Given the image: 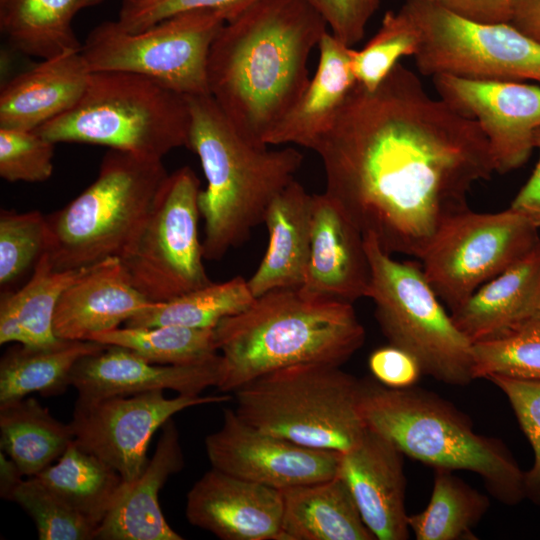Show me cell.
<instances>
[{"mask_svg": "<svg viewBox=\"0 0 540 540\" xmlns=\"http://www.w3.org/2000/svg\"><path fill=\"white\" fill-rule=\"evenodd\" d=\"M314 151L328 194L363 236L418 259L496 172L479 125L397 63L373 90L356 84Z\"/></svg>", "mask_w": 540, "mask_h": 540, "instance_id": "6da1fadb", "label": "cell"}, {"mask_svg": "<svg viewBox=\"0 0 540 540\" xmlns=\"http://www.w3.org/2000/svg\"><path fill=\"white\" fill-rule=\"evenodd\" d=\"M327 31L306 0H257L224 23L209 51L208 89L245 138L266 145L307 87L309 56Z\"/></svg>", "mask_w": 540, "mask_h": 540, "instance_id": "7a4b0ae2", "label": "cell"}, {"mask_svg": "<svg viewBox=\"0 0 540 540\" xmlns=\"http://www.w3.org/2000/svg\"><path fill=\"white\" fill-rule=\"evenodd\" d=\"M353 304L276 289L215 327L220 351L218 390L234 392L268 372L304 363L341 366L364 344Z\"/></svg>", "mask_w": 540, "mask_h": 540, "instance_id": "3957f363", "label": "cell"}, {"mask_svg": "<svg viewBox=\"0 0 540 540\" xmlns=\"http://www.w3.org/2000/svg\"><path fill=\"white\" fill-rule=\"evenodd\" d=\"M190 110L187 148L201 163L206 187L199 194L205 260H220L263 223L271 201L294 180L303 155L270 149L245 138L210 94L186 96Z\"/></svg>", "mask_w": 540, "mask_h": 540, "instance_id": "277c9868", "label": "cell"}, {"mask_svg": "<svg viewBox=\"0 0 540 540\" xmlns=\"http://www.w3.org/2000/svg\"><path fill=\"white\" fill-rule=\"evenodd\" d=\"M359 409L366 427L404 456L434 469L474 472L503 504L516 505L526 498L525 471L504 442L476 433L467 415L435 393L364 379Z\"/></svg>", "mask_w": 540, "mask_h": 540, "instance_id": "5b68a950", "label": "cell"}, {"mask_svg": "<svg viewBox=\"0 0 540 540\" xmlns=\"http://www.w3.org/2000/svg\"><path fill=\"white\" fill-rule=\"evenodd\" d=\"M190 110L183 96L148 77L91 72L79 101L36 131L53 143L106 146L162 160L188 145Z\"/></svg>", "mask_w": 540, "mask_h": 540, "instance_id": "8992f818", "label": "cell"}, {"mask_svg": "<svg viewBox=\"0 0 540 540\" xmlns=\"http://www.w3.org/2000/svg\"><path fill=\"white\" fill-rule=\"evenodd\" d=\"M341 366L304 363L263 374L236 389L235 412L247 424L313 449L354 447L366 425L361 380Z\"/></svg>", "mask_w": 540, "mask_h": 540, "instance_id": "52a82bcc", "label": "cell"}, {"mask_svg": "<svg viewBox=\"0 0 540 540\" xmlns=\"http://www.w3.org/2000/svg\"><path fill=\"white\" fill-rule=\"evenodd\" d=\"M168 174L162 160L108 149L96 179L63 208L46 215L47 253L54 268L76 270L120 258Z\"/></svg>", "mask_w": 540, "mask_h": 540, "instance_id": "ba28073f", "label": "cell"}, {"mask_svg": "<svg viewBox=\"0 0 540 540\" xmlns=\"http://www.w3.org/2000/svg\"><path fill=\"white\" fill-rule=\"evenodd\" d=\"M364 241L371 267L367 298L389 343L413 355L422 373L438 381H473L472 343L444 309L421 264L392 258L371 235Z\"/></svg>", "mask_w": 540, "mask_h": 540, "instance_id": "9c48e42d", "label": "cell"}, {"mask_svg": "<svg viewBox=\"0 0 540 540\" xmlns=\"http://www.w3.org/2000/svg\"><path fill=\"white\" fill-rule=\"evenodd\" d=\"M225 22L212 10L179 13L138 32L105 21L89 32L81 53L91 72L135 73L183 96L209 94V51Z\"/></svg>", "mask_w": 540, "mask_h": 540, "instance_id": "30bf717a", "label": "cell"}, {"mask_svg": "<svg viewBox=\"0 0 540 540\" xmlns=\"http://www.w3.org/2000/svg\"><path fill=\"white\" fill-rule=\"evenodd\" d=\"M200 181L189 166L168 174L120 261L150 302H166L210 284L199 236Z\"/></svg>", "mask_w": 540, "mask_h": 540, "instance_id": "8fae6325", "label": "cell"}, {"mask_svg": "<svg viewBox=\"0 0 540 540\" xmlns=\"http://www.w3.org/2000/svg\"><path fill=\"white\" fill-rule=\"evenodd\" d=\"M401 7L421 33L414 59L422 75L540 85V42L510 22L467 20L423 0H405Z\"/></svg>", "mask_w": 540, "mask_h": 540, "instance_id": "7c38bea8", "label": "cell"}, {"mask_svg": "<svg viewBox=\"0 0 540 540\" xmlns=\"http://www.w3.org/2000/svg\"><path fill=\"white\" fill-rule=\"evenodd\" d=\"M536 227L506 209H468L445 221L420 257L422 270L452 311L479 287L530 253L540 242Z\"/></svg>", "mask_w": 540, "mask_h": 540, "instance_id": "4fadbf2b", "label": "cell"}, {"mask_svg": "<svg viewBox=\"0 0 540 540\" xmlns=\"http://www.w3.org/2000/svg\"><path fill=\"white\" fill-rule=\"evenodd\" d=\"M163 392L77 399L70 422L74 441L114 468L125 483H132L147 466V448L153 434L174 414L232 398L227 394H178L168 398Z\"/></svg>", "mask_w": 540, "mask_h": 540, "instance_id": "5bb4252c", "label": "cell"}, {"mask_svg": "<svg viewBox=\"0 0 540 540\" xmlns=\"http://www.w3.org/2000/svg\"><path fill=\"white\" fill-rule=\"evenodd\" d=\"M432 81L439 98L479 125L496 172L508 173L528 161L540 128V85L451 75H437Z\"/></svg>", "mask_w": 540, "mask_h": 540, "instance_id": "9a60e30c", "label": "cell"}, {"mask_svg": "<svg viewBox=\"0 0 540 540\" xmlns=\"http://www.w3.org/2000/svg\"><path fill=\"white\" fill-rule=\"evenodd\" d=\"M212 468L283 490L333 478L340 453L313 449L265 433L226 408L220 429L205 438Z\"/></svg>", "mask_w": 540, "mask_h": 540, "instance_id": "2e32d148", "label": "cell"}, {"mask_svg": "<svg viewBox=\"0 0 540 540\" xmlns=\"http://www.w3.org/2000/svg\"><path fill=\"white\" fill-rule=\"evenodd\" d=\"M370 285L363 234L328 194L312 195L310 257L299 291L309 298L353 304L368 297Z\"/></svg>", "mask_w": 540, "mask_h": 540, "instance_id": "e0dca14e", "label": "cell"}, {"mask_svg": "<svg viewBox=\"0 0 540 540\" xmlns=\"http://www.w3.org/2000/svg\"><path fill=\"white\" fill-rule=\"evenodd\" d=\"M282 491L215 468L187 494L185 514L194 526L222 540H279Z\"/></svg>", "mask_w": 540, "mask_h": 540, "instance_id": "ac0fdd59", "label": "cell"}, {"mask_svg": "<svg viewBox=\"0 0 540 540\" xmlns=\"http://www.w3.org/2000/svg\"><path fill=\"white\" fill-rule=\"evenodd\" d=\"M220 365V354L199 363L162 365L127 348L106 345L75 364L70 386L77 390V399L86 401L166 389L195 396L208 387H217Z\"/></svg>", "mask_w": 540, "mask_h": 540, "instance_id": "d6986e66", "label": "cell"}, {"mask_svg": "<svg viewBox=\"0 0 540 540\" xmlns=\"http://www.w3.org/2000/svg\"><path fill=\"white\" fill-rule=\"evenodd\" d=\"M403 456L392 442L368 428L354 447L340 453L337 475L378 540L409 538Z\"/></svg>", "mask_w": 540, "mask_h": 540, "instance_id": "ffe728a7", "label": "cell"}, {"mask_svg": "<svg viewBox=\"0 0 540 540\" xmlns=\"http://www.w3.org/2000/svg\"><path fill=\"white\" fill-rule=\"evenodd\" d=\"M131 283L119 257L89 266L61 295L53 330L61 340H91L153 305Z\"/></svg>", "mask_w": 540, "mask_h": 540, "instance_id": "44dd1931", "label": "cell"}, {"mask_svg": "<svg viewBox=\"0 0 540 540\" xmlns=\"http://www.w3.org/2000/svg\"><path fill=\"white\" fill-rule=\"evenodd\" d=\"M315 74L297 101L264 139L267 146L295 144L314 151L332 127L357 81L352 68L353 48L328 30L319 44Z\"/></svg>", "mask_w": 540, "mask_h": 540, "instance_id": "7402d4cb", "label": "cell"}, {"mask_svg": "<svg viewBox=\"0 0 540 540\" xmlns=\"http://www.w3.org/2000/svg\"><path fill=\"white\" fill-rule=\"evenodd\" d=\"M91 71L80 51L42 59L2 85L0 128L37 130L69 111L83 95Z\"/></svg>", "mask_w": 540, "mask_h": 540, "instance_id": "603a6c76", "label": "cell"}, {"mask_svg": "<svg viewBox=\"0 0 540 540\" xmlns=\"http://www.w3.org/2000/svg\"><path fill=\"white\" fill-rule=\"evenodd\" d=\"M184 466L179 433L170 418L163 426L156 450L141 475L123 483L112 508L97 529L100 540H182L167 523L159 492L167 479Z\"/></svg>", "mask_w": 540, "mask_h": 540, "instance_id": "cb8c5ba5", "label": "cell"}, {"mask_svg": "<svg viewBox=\"0 0 540 540\" xmlns=\"http://www.w3.org/2000/svg\"><path fill=\"white\" fill-rule=\"evenodd\" d=\"M312 195L295 179L269 204L263 223L269 241L247 280L254 297L276 289H299L306 278L311 248Z\"/></svg>", "mask_w": 540, "mask_h": 540, "instance_id": "d4e9b609", "label": "cell"}, {"mask_svg": "<svg viewBox=\"0 0 540 540\" xmlns=\"http://www.w3.org/2000/svg\"><path fill=\"white\" fill-rule=\"evenodd\" d=\"M539 282L540 242L452 310V320L472 344L505 334L528 320Z\"/></svg>", "mask_w": 540, "mask_h": 540, "instance_id": "484cf974", "label": "cell"}, {"mask_svg": "<svg viewBox=\"0 0 540 540\" xmlns=\"http://www.w3.org/2000/svg\"><path fill=\"white\" fill-rule=\"evenodd\" d=\"M279 540H375L345 481L333 478L281 490Z\"/></svg>", "mask_w": 540, "mask_h": 540, "instance_id": "4316f807", "label": "cell"}, {"mask_svg": "<svg viewBox=\"0 0 540 540\" xmlns=\"http://www.w3.org/2000/svg\"><path fill=\"white\" fill-rule=\"evenodd\" d=\"M88 267L57 270L45 252L32 270L28 282L19 290L1 296L0 344L43 347L61 340L53 330L57 304L63 292Z\"/></svg>", "mask_w": 540, "mask_h": 540, "instance_id": "83f0119b", "label": "cell"}, {"mask_svg": "<svg viewBox=\"0 0 540 540\" xmlns=\"http://www.w3.org/2000/svg\"><path fill=\"white\" fill-rule=\"evenodd\" d=\"M105 347L91 340H59L43 347L15 344L0 361V404L31 393L54 396L65 392L75 364Z\"/></svg>", "mask_w": 540, "mask_h": 540, "instance_id": "f1b7e54d", "label": "cell"}, {"mask_svg": "<svg viewBox=\"0 0 540 540\" xmlns=\"http://www.w3.org/2000/svg\"><path fill=\"white\" fill-rule=\"evenodd\" d=\"M82 0H0V31L18 52L51 58L80 51L72 26Z\"/></svg>", "mask_w": 540, "mask_h": 540, "instance_id": "f546056e", "label": "cell"}, {"mask_svg": "<svg viewBox=\"0 0 540 540\" xmlns=\"http://www.w3.org/2000/svg\"><path fill=\"white\" fill-rule=\"evenodd\" d=\"M73 440L71 424L57 420L32 397L0 404L1 450L23 476H36L52 465Z\"/></svg>", "mask_w": 540, "mask_h": 540, "instance_id": "4dcf8cb0", "label": "cell"}, {"mask_svg": "<svg viewBox=\"0 0 540 540\" xmlns=\"http://www.w3.org/2000/svg\"><path fill=\"white\" fill-rule=\"evenodd\" d=\"M33 477L97 527L112 508L124 483L114 468L74 440L56 464Z\"/></svg>", "mask_w": 540, "mask_h": 540, "instance_id": "1f68e13d", "label": "cell"}, {"mask_svg": "<svg viewBox=\"0 0 540 540\" xmlns=\"http://www.w3.org/2000/svg\"><path fill=\"white\" fill-rule=\"evenodd\" d=\"M254 299L247 280L235 276L224 282H211L166 302L154 303L127 320L125 326L215 328L224 318L247 309Z\"/></svg>", "mask_w": 540, "mask_h": 540, "instance_id": "d6a6232c", "label": "cell"}, {"mask_svg": "<svg viewBox=\"0 0 540 540\" xmlns=\"http://www.w3.org/2000/svg\"><path fill=\"white\" fill-rule=\"evenodd\" d=\"M488 496L470 487L453 471L435 469L434 485L427 507L408 515L417 540H473V528L489 507Z\"/></svg>", "mask_w": 540, "mask_h": 540, "instance_id": "836d02e7", "label": "cell"}, {"mask_svg": "<svg viewBox=\"0 0 540 540\" xmlns=\"http://www.w3.org/2000/svg\"><path fill=\"white\" fill-rule=\"evenodd\" d=\"M91 341L127 348L151 363L162 365L199 363L219 354L215 328L124 326L98 334Z\"/></svg>", "mask_w": 540, "mask_h": 540, "instance_id": "e575fe53", "label": "cell"}, {"mask_svg": "<svg viewBox=\"0 0 540 540\" xmlns=\"http://www.w3.org/2000/svg\"><path fill=\"white\" fill-rule=\"evenodd\" d=\"M421 33L410 15L401 7L387 11L375 35L360 50H353L352 68L357 84L375 89L404 56H415Z\"/></svg>", "mask_w": 540, "mask_h": 540, "instance_id": "d590c367", "label": "cell"}, {"mask_svg": "<svg viewBox=\"0 0 540 540\" xmlns=\"http://www.w3.org/2000/svg\"><path fill=\"white\" fill-rule=\"evenodd\" d=\"M473 377L501 375L540 382V322L528 320L497 337L472 344Z\"/></svg>", "mask_w": 540, "mask_h": 540, "instance_id": "8d00e7d4", "label": "cell"}, {"mask_svg": "<svg viewBox=\"0 0 540 540\" xmlns=\"http://www.w3.org/2000/svg\"><path fill=\"white\" fill-rule=\"evenodd\" d=\"M9 500L17 502L32 517L40 540L96 539L98 527L36 477L22 480Z\"/></svg>", "mask_w": 540, "mask_h": 540, "instance_id": "74e56055", "label": "cell"}, {"mask_svg": "<svg viewBox=\"0 0 540 540\" xmlns=\"http://www.w3.org/2000/svg\"><path fill=\"white\" fill-rule=\"evenodd\" d=\"M49 229L39 211L0 213V285L17 281L47 252Z\"/></svg>", "mask_w": 540, "mask_h": 540, "instance_id": "f35d334b", "label": "cell"}, {"mask_svg": "<svg viewBox=\"0 0 540 540\" xmlns=\"http://www.w3.org/2000/svg\"><path fill=\"white\" fill-rule=\"evenodd\" d=\"M55 143L36 130L0 128V177L7 182L37 183L54 170Z\"/></svg>", "mask_w": 540, "mask_h": 540, "instance_id": "ab89813d", "label": "cell"}, {"mask_svg": "<svg viewBox=\"0 0 540 540\" xmlns=\"http://www.w3.org/2000/svg\"><path fill=\"white\" fill-rule=\"evenodd\" d=\"M507 397L534 455L525 471L526 498L540 505V382L492 375L487 378Z\"/></svg>", "mask_w": 540, "mask_h": 540, "instance_id": "60d3db41", "label": "cell"}, {"mask_svg": "<svg viewBox=\"0 0 540 540\" xmlns=\"http://www.w3.org/2000/svg\"><path fill=\"white\" fill-rule=\"evenodd\" d=\"M257 0H121L118 24L128 32H138L173 15L212 10L222 13L226 21Z\"/></svg>", "mask_w": 540, "mask_h": 540, "instance_id": "b9f144b4", "label": "cell"}, {"mask_svg": "<svg viewBox=\"0 0 540 540\" xmlns=\"http://www.w3.org/2000/svg\"><path fill=\"white\" fill-rule=\"evenodd\" d=\"M323 18L330 33L352 47L365 34L382 0H306Z\"/></svg>", "mask_w": 540, "mask_h": 540, "instance_id": "7bdbcfd3", "label": "cell"}, {"mask_svg": "<svg viewBox=\"0 0 540 540\" xmlns=\"http://www.w3.org/2000/svg\"><path fill=\"white\" fill-rule=\"evenodd\" d=\"M368 367L375 380L395 389L415 386L423 374L413 355L392 344L373 350L368 357Z\"/></svg>", "mask_w": 540, "mask_h": 540, "instance_id": "ee69618b", "label": "cell"}, {"mask_svg": "<svg viewBox=\"0 0 540 540\" xmlns=\"http://www.w3.org/2000/svg\"><path fill=\"white\" fill-rule=\"evenodd\" d=\"M467 20L482 23L511 21L515 0H423Z\"/></svg>", "mask_w": 540, "mask_h": 540, "instance_id": "f6af8a7d", "label": "cell"}, {"mask_svg": "<svg viewBox=\"0 0 540 540\" xmlns=\"http://www.w3.org/2000/svg\"><path fill=\"white\" fill-rule=\"evenodd\" d=\"M534 147L539 150L538 162L529 179L514 197L509 209L540 228V128L535 132Z\"/></svg>", "mask_w": 540, "mask_h": 540, "instance_id": "bcb514c9", "label": "cell"}, {"mask_svg": "<svg viewBox=\"0 0 540 540\" xmlns=\"http://www.w3.org/2000/svg\"><path fill=\"white\" fill-rule=\"evenodd\" d=\"M510 23L540 42V0H515Z\"/></svg>", "mask_w": 540, "mask_h": 540, "instance_id": "7dc6e473", "label": "cell"}, {"mask_svg": "<svg viewBox=\"0 0 540 540\" xmlns=\"http://www.w3.org/2000/svg\"><path fill=\"white\" fill-rule=\"evenodd\" d=\"M17 464L1 450L0 453V496L10 499L13 490L23 480Z\"/></svg>", "mask_w": 540, "mask_h": 540, "instance_id": "c3c4849f", "label": "cell"}, {"mask_svg": "<svg viewBox=\"0 0 540 540\" xmlns=\"http://www.w3.org/2000/svg\"><path fill=\"white\" fill-rule=\"evenodd\" d=\"M528 320H536L540 322V282L534 294Z\"/></svg>", "mask_w": 540, "mask_h": 540, "instance_id": "681fc988", "label": "cell"}, {"mask_svg": "<svg viewBox=\"0 0 540 540\" xmlns=\"http://www.w3.org/2000/svg\"><path fill=\"white\" fill-rule=\"evenodd\" d=\"M106 0H82L81 8H88L103 3Z\"/></svg>", "mask_w": 540, "mask_h": 540, "instance_id": "f907efd6", "label": "cell"}]
</instances>
